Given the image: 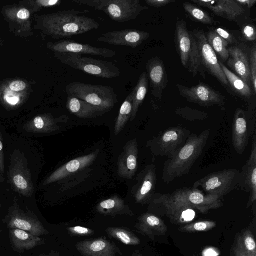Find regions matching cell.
<instances>
[{
    "mask_svg": "<svg viewBox=\"0 0 256 256\" xmlns=\"http://www.w3.org/2000/svg\"><path fill=\"white\" fill-rule=\"evenodd\" d=\"M222 198L204 194L199 189L184 188L172 193L154 194L151 202L153 206L162 210L191 208L205 213L222 207L224 205Z\"/></svg>",
    "mask_w": 256,
    "mask_h": 256,
    "instance_id": "7a4b0ae2",
    "label": "cell"
},
{
    "mask_svg": "<svg viewBox=\"0 0 256 256\" xmlns=\"http://www.w3.org/2000/svg\"><path fill=\"white\" fill-rule=\"evenodd\" d=\"M65 91L68 96L109 110L118 102L114 88L109 86L72 82L66 86Z\"/></svg>",
    "mask_w": 256,
    "mask_h": 256,
    "instance_id": "5b68a950",
    "label": "cell"
},
{
    "mask_svg": "<svg viewBox=\"0 0 256 256\" xmlns=\"http://www.w3.org/2000/svg\"><path fill=\"white\" fill-rule=\"evenodd\" d=\"M220 64L232 91L243 98L249 99L252 95L250 87L222 62H220Z\"/></svg>",
    "mask_w": 256,
    "mask_h": 256,
    "instance_id": "1f68e13d",
    "label": "cell"
},
{
    "mask_svg": "<svg viewBox=\"0 0 256 256\" xmlns=\"http://www.w3.org/2000/svg\"><path fill=\"white\" fill-rule=\"evenodd\" d=\"M132 110V92L128 96L120 108L114 129V134L118 135L126 126L130 119Z\"/></svg>",
    "mask_w": 256,
    "mask_h": 256,
    "instance_id": "836d02e7",
    "label": "cell"
},
{
    "mask_svg": "<svg viewBox=\"0 0 256 256\" xmlns=\"http://www.w3.org/2000/svg\"><path fill=\"white\" fill-rule=\"evenodd\" d=\"M10 238L12 247L18 251L30 250L44 244V239L28 232L10 228Z\"/></svg>",
    "mask_w": 256,
    "mask_h": 256,
    "instance_id": "83f0119b",
    "label": "cell"
},
{
    "mask_svg": "<svg viewBox=\"0 0 256 256\" xmlns=\"http://www.w3.org/2000/svg\"><path fill=\"white\" fill-rule=\"evenodd\" d=\"M174 42L181 62L187 68L192 49V34L188 31L186 22L183 20L176 22Z\"/></svg>",
    "mask_w": 256,
    "mask_h": 256,
    "instance_id": "d4e9b609",
    "label": "cell"
},
{
    "mask_svg": "<svg viewBox=\"0 0 256 256\" xmlns=\"http://www.w3.org/2000/svg\"><path fill=\"white\" fill-rule=\"evenodd\" d=\"M236 1L242 6H246L249 8H252L256 2V0H236Z\"/></svg>",
    "mask_w": 256,
    "mask_h": 256,
    "instance_id": "816d5d0a",
    "label": "cell"
},
{
    "mask_svg": "<svg viewBox=\"0 0 256 256\" xmlns=\"http://www.w3.org/2000/svg\"><path fill=\"white\" fill-rule=\"evenodd\" d=\"M138 144L136 138L128 141L118 158V174L121 178L132 180L138 168Z\"/></svg>",
    "mask_w": 256,
    "mask_h": 256,
    "instance_id": "7402d4cb",
    "label": "cell"
},
{
    "mask_svg": "<svg viewBox=\"0 0 256 256\" xmlns=\"http://www.w3.org/2000/svg\"><path fill=\"white\" fill-rule=\"evenodd\" d=\"M16 198H14L13 204L9 208L2 222L9 228L22 230L35 236L48 234V232L36 216L28 210L21 208Z\"/></svg>",
    "mask_w": 256,
    "mask_h": 256,
    "instance_id": "30bf717a",
    "label": "cell"
},
{
    "mask_svg": "<svg viewBox=\"0 0 256 256\" xmlns=\"http://www.w3.org/2000/svg\"><path fill=\"white\" fill-rule=\"evenodd\" d=\"M195 38L202 66L208 72L214 76L225 86H228L226 78L220 66L216 54L207 41L202 30H194L191 32Z\"/></svg>",
    "mask_w": 256,
    "mask_h": 256,
    "instance_id": "7c38bea8",
    "label": "cell"
},
{
    "mask_svg": "<svg viewBox=\"0 0 256 256\" xmlns=\"http://www.w3.org/2000/svg\"><path fill=\"white\" fill-rule=\"evenodd\" d=\"M156 182V166L154 164L146 166L139 174L136 184L132 190L136 202L145 204L151 201L155 194Z\"/></svg>",
    "mask_w": 256,
    "mask_h": 256,
    "instance_id": "ac0fdd59",
    "label": "cell"
},
{
    "mask_svg": "<svg viewBox=\"0 0 256 256\" xmlns=\"http://www.w3.org/2000/svg\"><path fill=\"white\" fill-rule=\"evenodd\" d=\"M198 6L206 8L218 17L230 21H236L244 14L243 7L236 0H191Z\"/></svg>",
    "mask_w": 256,
    "mask_h": 256,
    "instance_id": "44dd1931",
    "label": "cell"
},
{
    "mask_svg": "<svg viewBox=\"0 0 256 256\" xmlns=\"http://www.w3.org/2000/svg\"><path fill=\"white\" fill-rule=\"evenodd\" d=\"M176 86L180 94L188 102L206 108L214 106H224L225 104L224 96L205 84L200 82L192 87L178 84Z\"/></svg>",
    "mask_w": 256,
    "mask_h": 256,
    "instance_id": "4fadbf2b",
    "label": "cell"
},
{
    "mask_svg": "<svg viewBox=\"0 0 256 256\" xmlns=\"http://www.w3.org/2000/svg\"><path fill=\"white\" fill-rule=\"evenodd\" d=\"M68 120L66 116H62L55 118L50 113L39 114L26 122L23 129L30 133L44 134L51 133L60 130L58 122Z\"/></svg>",
    "mask_w": 256,
    "mask_h": 256,
    "instance_id": "cb8c5ba5",
    "label": "cell"
},
{
    "mask_svg": "<svg viewBox=\"0 0 256 256\" xmlns=\"http://www.w3.org/2000/svg\"><path fill=\"white\" fill-rule=\"evenodd\" d=\"M191 132L188 129L175 126L166 129L148 142L152 154L171 158L182 147Z\"/></svg>",
    "mask_w": 256,
    "mask_h": 256,
    "instance_id": "9c48e42d",
    "label": "cell"
},
{
    "mask_svg": "<svg viewBox=\"0 0 256 256\" xmlns=\"http://www.w3.org/2000/svg\"><path fill=\"white\" fill-rule=\"evenodd\" d=\"M242 34L244 38L248 41L253 42L256 39V32L254 26L252 24H246L242 28Z\"/></svg>",
    "mask_w": 256,
    "mask_h": 256,
    "instance_id": "f6af8a7d",
    "label": "cell"
},
{
    "mask_svg": "<svg viewBox=\"0 0 256 256\" xmlns=\"http://www.w3.org/2000/svg\"><path fill=\"white\" fill-rule=\"evenodd\" d=\"M99 150L94 152L75 159L64 164L50 175L43 182L42 186H46L52 183L59 182L70 176L76 175L90 166L97 158Z\"/></svg>",
    "mask_w": 256,
    "mask_h": 256,
    "instance_id": "2e32d148",
    "label": "cell"
},
{
    "mask_svg": "<svg viewBox=\"0 0 256 256\" xmlns=\"http://www.w3.org/2000/svg\"><path fill=\"white\" fill-rule=\"evenodd\" d=\"M210 134L206 130L199 135L190 134L184 146L164 164L162 180L168 184L188 174L204 150Z\"/></svg>",
    "mask_w": 256,
    "mask_h": 256,
    "instance_id": "3957f363",
    "label": "cell"
},
{
    "mask_svg": "<svg viewBox=\"0 0 256 256\" xmlns=\"http://www.w3.org/2000/svg\"><path fill=\"white\" fill-rule=\"evenodd\" d=\"M92 169L88 168L81 171L76 175L70 176L58 182L62 190H68L84 180L90 176Z\"/></svg>",
    "mask_w": 256,
    "mask_h": 256,
    "instance_id": "ab89813d",
    "label": "cell"
},
{
    "mask_svg": "<svg viewBox=\"0 0 256 256\" xmlns=\"http://www.w3.org/2000/svg\"><path fill=\"white\" fill-rule=\"evenodd\" d=\"M5 172V160L4 151L3 138L0 132V175L2 176Z\"/></svg>",
    "mask_w": 256,
    "mask_h": 256,
    "instance_id": "f907efd6",
    "label": "cell"
},
{
    "mask_svg": "<svg viewBox=\"0 0 256 256\" xmlns=\"http://www.w3.org/2000/svg\"><path fill=\"white\" fill-rule=\"evenodd\" d=\"M175 113L182 118L190 121L203 120L208 118V114L206 112L187 106L178 108Z\"/></svg>",
    "mask_w": 256,
    "mask_h": 256,
    "instance_id": "60d3db41",
    "label": "cell"
},
{
    "mask_svg": "<svg viewBox=\"0 0 256 256\" xmlns=\"http://www.w3.org/2000/svg\"><path fill=\"white\" fill-rule=\"evenodd\" d=\"M68 230L70 233L80 236H88L93 233L91 230L80 226L68 228Z\"/></svg>",
    "mask_w": 256,
    "mask_h": 256,
    "instance_id": "7dc6e473",
    "label": "cell"
},
{
    "mask_svg": "<svg viewBox=\"0 0 256 256\" xmlns=\"http://www.w3.org/2000/svg\"><path fill=\"white\" fill-rule=\"evenodd\" d=\"M206 38L214 52L216 53L224 61L228 60L229 53L227 46L229 44L220 37L214 30H210Z\"/></svg>",
    "mask_w": 256,
    "mask_h": 256,
    "instance_id": "e575fe53",
    "label": "cell"
},
{
    "mask_svg": "<svg viewBox=\"0 0 256 256\" xmlns=\"http://www.w3.org/2000/svg\"><path fill=\"white\" fill-rule=\"evenodd\" d=\"M1 208H2V204H1V202L0 201V211L1 210Z\"/></svg>",
    "mask_w": 256,
    "mask_h": 256,
    "instance_id": "f5cc1de1",
    "label": "cell"
},
{
    "mask_svg": "<svg viewBox=\"0 0 256 256\" xmlns=\"http://www.w3.org/2000/svg\"><path fill=\"white\" fill-rule=\"evenodd\" d=\"M138 228L150 238L158 236H164L168 231L164 222L158 216L150 214H145L140 218Z\"/></svg>",
    "mask_w": 256,
    "mask_h": 256,
    "instance_id": "f1b7e54d",
    "label": "cell"
},
{
    "mask_svg": "<svg viewBox=\"0 0 256 256\" xmlns=\"http://www.w3.org/2000/svg\"></svg>",
    "mask_w": 256,
    "mask_h": 256,
    "instance_id": "9f6ffc18",
    "label": "cell"
},
{
    "mask_svg": "<svg viewBox=\"0 0 256 256\" xmlns=\"http://www.w3.org/2000/svg\"><path fill=\"white\" fill-rule=\"evenodd\" d=\"M8 182L12 188L23 196L30 198L34 192V185L28 160L21 150L12 154L6 173Z\"/></svg>",
    "mask_w": 256,
    "mask_h": 256,
    "instance_id": "52a82bcc",
    "label": "cell"
},
{
    "mask_svg": "<svg viewBox=\"0 0 256 256\" xmlns=\"http://www.w3.org/2000/svg\"><path fill=\"white\" fill-rule=\"evenodd\" d=\"M241 235L244 250L248 256H256V246L253 234L246 230Z\"/></svg>",
    "mask_w": 256,
    "mask_h": 256,
    "instance_id": "7bdbcfd3",
    "label": "cell"
},
{
    "mask_svg": "<svg viewBox=\"0 0 256 256\" xmlns=\"http://www.w3.org/2000/svg\"><path fill=\"white\" fill-rule=\"evenodd\" d=\"M48 256L43 255V256Z\"/></svg>",
    "mask_w": 256,
    "mask_h": 256,
    "instance_id": "11a10c76",
    "label": "cell"
},
{
    "mask_svg": "<svg viewBox=\"0 0 256 256\" xmlns=\"http://www.w3.org/2000/svg\"><path fill=\"white\" fill-rule=\"evenodd\" d=\"M229 58L228 66L250 87L252 86V76L250 66V56L238 46L228 48Z\"/></svg>",
    "mask_w": 256,
    "mask_h": 256,
    "instance_id": "603a6c76",
    "label": "cell"
},
{
    "mask_svg": "<svg viewBox=\"0 0 256 256\" xmlns=\"http://www.w3.org/2000/svg\"><path fill=\"white\" fill-rule=\"evenodd\" d=\"M108 233L126 245H137L140 242L135 235L123 229L110 228L108 230Z\"/></svg>",
    "mask_w": 256,
    "mask_h": 256,
    "instance_id": "f35d334b",
    "label": "cell"
},
{
    "mask_svg": "<svg viewBox=\"0 0 256 256\" xmlns=\"http://www.w3.org/2000/svg\"><path fill=\"white\" fill-rule=\"evenodd\" d=\"M234 256H248L244 248L240 234L237 238L234 248Z\"/></svg>",
    "mask_w": 256,
    "mask_h": 256,
    "instance_id": "c3c4849f",
    "label": "cell"
},
{
    "mask_svg": "<svg viewBox=\"0 0 256 256\" xmlns=\"http://www.w3.org/2000/svg\"><path fill=\"white\" fill-rule=\"evenodd\" d=\"M1 46H2V40L0 38V47Z\"/></svg>",
    "mask_w": 256,
    "mask_h": 256,
    "instance_id": "db71d44e",
    "label": "cell"
},
{
    "mask_svg": "<svg viewBox=\"0 0 256 256\" xmlns=\"http://www.w3.org/2000/svg\"><path fill=\"white\" fill-rule=\"evenodd\" d=\"M105 13L112 20L124 22L134 20L148 6H142L139 0H71Z\"/></svg>",
    "mask_w": 256,
    "mask_h": 256,
    "instance_id": "277c9868",
    "label": "cell"
},
{
    "mask_svg": "<svg viewBox=\"0 0 256 256\" xmlns=\"http://www.w3.org/2000/svg\"><path fill=\"white\" fill-rule=\"evenodd\" d=\"M238 187L249 193L247 208L255 205L256 201V134H253L252 148L248 160L240 172Z\"/></svg>",
    "mask_w": 256,
    "mask_h": 256,
    "instance_id": "9a60e30c",
    "label": "cell"
},
{
    "mask_svg": "<svg viewBox=\"0 0 256 256\" xmlns=\"http://www.w3.org/2000/svg\"><path fill=\"white\" fill-rule=\"evenodd\" d=\"M148 87V80L146 72H144L140 76L136 85L132 91V110L130 119L132 122L136 118L139 108L142 104L146 96Z\"/></svg>",
    "mask_w": 256,
    "mask_h": 256,
    "instance_id": "4dcf8cb0",
    "label": "cell"
},
{
    "mask_svg": "<svg viewBox=\"0 0 256 256\" xmlns=\"http://www.w3.org/2000/svg\"><path fill=\"white\" fill-rule=\"evenodd\" d=\"M2 12L16 35L25 36L31 32V12L29 10L20 6H9L4 7Z\"/></svg>",
    "mask_w": 256,
    "mask_h": 256,
    "instance_id": "d6986e66",
    "label": "cell"
},
{
    "mask_svg": "<svg viewBox=\"0 0 256 256\" xmlns=\"http://www.w3.org/2000/svg\"><path fill=\"white\" fill-rule=\"evenodd\" d=\"M54 56L62 64L94 76L112 79L120 74L119 68L112 62L72 53L54 52Z\"/></svg>",
    "mask_w": 256,
    "mask_h": 256,
    "instance_id": "8992f818",
    "label": "cell"
},
{
    "mask_svg": "<svg viewBox=\"0 0 256 256\" xmlns=\"http://www.w3.org/2000/svg\"><path fill=\"white\" fill-rule=\"evenodd\" d=\"M62 3L61 0H27L21 1L19 5L34 13L40 12L44 8L60 6Z\"/></svg>",
    "mask_w": 256,
    "mask_h": 256,
    "instance_id": "74e56055",
    "label": "cell"
},
{
    "mask_svg": "<svg viewBox=\"0 0 256 256\" xmlns=\"http://www.w3.org/2000/svg\"><path fill=\"white\" fill-rule=\"evenodd\" d=\"M176 0H145V2L148 6L160 8L175 2Z\"/></svg>",
    "mask_w": 256,
    "mask_h": 256,
    "instance_id": "681fc988",
    "label": "cell"
},
{
    "mask_svg": "<svg viewBox=\"0 0 256 256\" xmlns=\"http://www.w3.org/2000/svg\"><path fill=\"white\" fill-rule=\"evenodd\" d=\"M96 209L99 212L106 214H122L124 212H131L124 204V200L117 196L102 201L98 205Z\"/></svg>",
    "mask_w": 256,
    "mask_h": 256,
    "instance_id": "d6a6232c",
    "label": "cell"
},
{
    "mask_svg": "<svg viewBox=\"0 0 256 256\" xmlns=\"http://www.w3.org/2000/svg\"><path fill=\"white\" fill-rule=\"evenodd\" d=\"M187 68L192 72L193 77L196 76L199 73L204 79H206V74L200 61L196 42L192 34V49Z\"/></svg>",
    "mask_w": 256,
    "mask_h": 256,
    "instance_id": "d590c367",
    "label": "cell"
},
{
    "mask_svg": "<svg viewBox=\"0 0 256 256\" xmlns=\"http://www.w3.org/2000/svg\"><path fill=\"white\" fill-rule=\"evenodd\" d=\"M28 92H16L8 89L4 84L0 86V102L8 110L20 107L28 98Z\"/></svg>",
    "mask_w": 256,
    "mask_h": 256,
    "instance_id": "f546056e",
    "label": "cell"
},
{
    "mask_svg": "<svg viewBox=\"0 0 256 256\" xmlns=\"http://www.w3.org/2000/svg\"><path fill=\"white\" fill-rule=\"evenodd\" d=\"M150 36L148 32L128 28L102 34L98 40L110 45L134 48L147 40Z\"/></svg>",
    "mask_w": 256,
    "mask_h": 256,
    "instance_id": "e0dca14e",
    "label": "cell"
},
{
    "mask_svg": "<svg viewBox=\"0 0 256 256\" xmlns=\"http://www.w3.org/2000/svg\"><path fill=\"white\" fill-rule=\"evenodd\" d=\"M214 31L222 39L226 40L228 44H236V40L234 36L227 30L221 28L214 29Z\"/></svg>",
    "mask_w": 256,
    "mask_h": 256,
    "instance_id": "bcb514c9",
    "label": "cell"
},
{
    "mask_svg": "<svg viewBox=\"0 0 256 256\" xmlns=\"http://www.w3.org/2000/svg\"><path fill=\"white\" fill-rule=\"evenodd\" d=\"M240 171L226 169L214 172L196 181L192 188H200L206 194L223 198L238 186Z\"/></svg>",
    "mask_w": 256,
    "mask_h": 256,
    "instance_id": "ba28073f",
    "label": "cell"
},
{
    "mask_svg": "<svg viewBox=\"0 0 256 256\" xmlns=\"http://www.w3.org/2000/svg\"><path fill=\"white\" fill-rule=\"evenodd\" d=\"M47 48L54 52H66L113 58L116 54L115 50L102 48H98L88 44L76 42L70 40H62L57 42H49Z\"/></svg>",
    "mask_w": 256,
    "mask_h": 256,
    "instance_id": "5bb4252c",
    "label": "cell"
},
{
    "mask_svg": "<svg viewBox=\"0 0 256 256\" xmlns=\"http://www.w3.org/2000/svg\"><path fill=\"white\" fill-rule=\"evenodd\" d=\"M89 12L68 10L38 16L36 28L54 40H68L99 28V22L84 15Z\"/></svg>",
    "mask_w": 256,
    "mask_h": 256,
    "instance_id": "6da1fadb",
    "label": "cell"
},
{
    "mask_svg": "<svg viewBox=\"0 0 256 256\" xmlns=\"http://www.w3.org/2000/svg\"><path fill=\"white\" fill-rule=\"evenodd\" d=\"M182 6L185 11L195 20L205 24L212 25L216 23L208 14L195 6L185 2Z\"/></svg>",
    "mask_w": 256,
    "mask_h": 256,
    "instance_id": "8d00e7d4",
    "label": "cell"
},
{
    "mask_svg": "<svg viewBox=\"0 0 256 256\" xmlns=\"http://www.w3.org/2000/svg\"><path fill=\"white\" fill-rule=\"evenodd\" d=\"M76 247L84 256H116L119 251L114 244L102 238L80 242Z\"/></svg>",
    "mask_w": 256,
    "mask_h": 256,
    "instance_id": "484cf974",
    "label": "cell"
},
{
    "mask_svg": "<svg viewBox=\"0 0 256 256\" xmlns=\"http://www.w3.org/2000/svg\"><path fill=\"white\" fill-rule=\"evenodd\" d=\"M146 68L152 94L158 100H161L163 90L168 84V76L164 64L159 58L154 57L148 60Z\"/></svg>",
    "mask_w": 256,
    "mask_h": 256,
    "instance_id": "ffe728a7",
    "label": "cell"
},
{
    "mask_svg": "<svg viewBox=\"0 0 256 256\" xmlns=\"http://www.w3.org/2000/svg\"><path fill=\"white\" fill-rule=\"evenodd\" d=\"M66 107L70 112L84 119L99 116L110 111L70 96H68Z\"/></svg>",
    "mask_w": 256,
    "mask_h": 256,
    "instance_id": "4316f807",
    "label": "cell"
},
{
    "mask_svg": "<svg viewBox=\"0 0 256 256\" xmlns=\"http://www.w3.org/2000/svg\"><path fill=\"white\" fill-rule=\"evenodd\" d=\"M216 226L214 222L202 221L187 224L180 228V230L186 232H207Z\"/></svg>",
    "mask_w": 256,
    "mask_h": 256,
    "instance_id": "b9f144b4",
    "label": "cell"
},
{
    "mask_svg": "<svg viewBox=\"0 0 256 256\" xmlns=\"http://www.w3.org/2000/svg\"><path fill=\"white\" fill-rule=\"evenodd\" d=\"M250 66L252 76V87L254 92H256V47H252L250 54Z\"/></svg>",
    "mask_w": 256,
    "mask_h": 256,
    "instance_id": "ee69618b",
    "label": "cell"
},
{
    "mask_svg": "<svg viewBox=\"0 0 256 256\" xmlns=\"http://www.w3.org/2000/svg\"><path fill=\"white\" fill-rule=\"evenodd\" d=\"M256 116L252 112H247L238 108L234 113L232 140L236 152L242 155L245 152L249 140L256 132Z\"/></svg>",
    "mask_w": 256,
    "mask_h": 256,
    "instance_id": "8fae6325",
    "label": "cell"
}]
</instances>
